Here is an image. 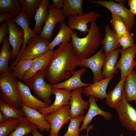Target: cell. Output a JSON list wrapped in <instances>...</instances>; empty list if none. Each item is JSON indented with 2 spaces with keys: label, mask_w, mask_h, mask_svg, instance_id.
I'll return each mask as SVG.
<instances>
[{
  "label": "cell",
  "mask_w": 136,
  "mask_h": 136,
  "mask_svg": "<svg viewBox=\"0 0 136 136\" xmlns=\"http://www.w3.org/2000/svg\"><path fill=\"white\" fill-rule=\"evenodd\" d=\"M81 60L70 42L62 43L53 51L45 70V77L52 85L65 80L72 76Z\"/></svg>",
  "instance_id": "cell-1"
},
{
  "label": "cell",
  "mask_w": 136,
  "mask_h": 136,
  "mask_svg": "<svg viewBox=\"0 0 136 136\" xmlns=\"http://www.w3.org/2000/svg\"><path fill=\"white\" fill-rule=\"evenodd\" d=\"M77 33L72 29L70 42L77 55L81 60L91 57L97 51L102 40L99 26L95 22L91 23L89 31L83 38L79 37Z\"/></svg>",
  "instance_id": "cell-2"
},
{
  "label": "cell",
  "mask_w": 136,
  "mask_h": 136,
  "mask_svg": "<svg viewBox=\"0 0 136 136\" xmlns=\"http://www.w3.org/2000/svg\"><path fill=\"white\" fill-rule=\"evenodd\" d=\"M17 78L10 70L0 75V96L3 100L17 108L21 107Z\"/></svg>",
  "instance_id": "cell-3"
},
{
  "label": "cell",
  "mask_w": 136,
  "mask_h": 136,
  "mask_svg": "<svg viewBox=\"0 0 136 136\" xmlns=\"http://www.w3.org/2000/svg\"><path fill=\"white\" fill-rule=\"evenodd\" d=\"M50 42L48 39L37 35L31 38L27 46L18 59L15 60L9 67L11 70L18 62L25 59H33L45 53L49 50Z\"/></svg>",
  "instance_id": "cell-4"
},
{
  "label": "cell",
  "mask_w": 136,
  "mask_h": 136,
  "mask_svg": "<svg viewBox=\"0 0 136 136\" xmlns=\"http://www.w3.org/2000/svg\"><path fill=\"white\" fill-rule=\"evenodd\" d=\"M45 70H42L24 81V83L38 97L50 105L52 104L51 96L53 94V88L52 85L45 81Z\"/></svg>",
  "instance_id": "cell-5"
},
{
  "label": "cell",
  "mask_w": 136,
  "mask_h": 136,
  "mask_svg": "<svg viewBox=\"0 0 136 136\" xmlns=\"http://www.w3.org/2000/svg\"><path fill=\"white\" fill-rule=\"evenodd\" d=\"M129 103L124 90L121 102L114 109L121 125L129 131H136V110Z\"/></svg>",
  "instance_id": "cell-6"
},
{
  "label": "cell",
  "mask_w": 136,
  "mask_h": 136,
  "mask_svg": "<svg viewBox=\"0 0 136 136\" xmlns=\"http://www.w3.org/2000/svg\"><path fill=\"white\" fill-rule=\"evenodd\" d=\"M91 3L99 5L116 14L124 21L130 32L135 23L134 16L129 10L126 8L123 3H119L113 1L90 0Z\"/></svg>",
  "instance_id": "cell-7"
},
{
  "label": "cell",
  "mask_w": 136,
  "mask_h": 136,
  "mask_svg": "<svg viewBox=\"0 0 136 136\" xmlns=\"http://www.w3.org/2000/svg\"><path fill=\"white\" fill-rule=\"evenodd\" d=\"M70 108V105H65L55 112L45 116L51 126L49 136H58L62 126L70 120L71 118L69 115Z\"/></svg>",
  "instance_id": "cell-8"
},
{
  "label": "cell",
  "mask_w": 136,
  "mask_h": 136,
  "mask_svg": "<svg viewBox=\"0 0 136 136\" xmlns=\"http://www.w3.org/2000/svg\"><path fill=\"white\" fill-rule=\"evenodd\" d=\"M100 14L94 11H92L80 15L68 16L67 24L72 29L77 30L82 34H87L89 28V23L95 22Z\"/></svg>",
  "instance_id": "cell-9"
},
{
  "label": "cell",
  "mask_w": 136,
  "mask_h": 136,
  "mask_svg": "<svg viewBox=\"0 0 136 136\" xmlns=\"http://www.w3.org/2000/svg\"><path fill=\"white\" fill-rule=\"evenodd\" d=\"M48 8V17L39 35L50 41L52 40V34L56 25L58 23L60 24L64 22L66 16L63 14L61 9L55 8L50 4Z\"/></svg>",
  "instance_id": "cell-10"
},
{
  "label": "cell",
  "mask_w": 136,
  "mask_h": 136,
  "mask_svg": "<svg viewBox=\"0 0 136 136\" xmlns=\"http://www.w3.org/2000/svg\"><path fill=\"white\" fill-rule=\"evenodd\" d=\"M102 47L96 53L91 57L81 60L79 66L90 69L92 71L94 82L104 79L101 69L104 61L106 54Z\"/></svg>",
  "instance_id": "cell-11"
},
{
  "label": "cell",
  "mask_w": 136,
  "mask_h": 136,
  "mask_svg": "<svg viewBox=\"0 0 136 136\" xmlns=\"http://www.w3.org/2000/svg\"><path fill=\"white\" fill-rule=\"evenodd\" d=\"M121 56L117 63L116 69L120 71V79L126 77L136 66V61L134 60L136 55V44L132 47L123 50L120 49Z\"/></svg>",
  "instance_id": "cell-12"
},
{
  "label": "cell",
  "mask_w": 136,
  "mask_h": 136,
  "mask_svg": "<svg viewBox=\"0 0 136 136\" xmlns=\"http://www.w3.org/2000/svg\"><path fill=\"white\" fill-rule=\"evenodd\" d=\"M9 28V42L12 48V53L11 59L15 60L18 56L24 42V32L12 19L7 20Z\"/></svg>",
  "instance_id": "cell-13"
},
{
  "label": "cell",
  "mask_w": 136,
  "mask_h": 136,
  "mask_svg": "<svg viewBox=\"0 0 136 136\" xmlns=\"http://www.w3.org/2000/svg\"><path fill=\"white\" fill-rule=\"evenodd\" d=\"M52 92L55 97L53 103L48 107L38 110L45 116L55 112L63 106L70 105L72 92L64 89L53 88Z\"/></svg>",
  "instance_id": "cell-14"
},
{
  "label": "cell",
  "mask_w": 136,
  "mask_h": 136,
  "mask_svg": "<svg viewBox=\"0 0 136 136\" xmlns=\"http://www.w3.org/2000/svg\"><path fill=\"white\" fill-rule=\"evenodd\" d=\"M83 90L82 87H80L72 92L69 103L70 106L69 115L71 118L84 116V110L89 107L88 101H84L82 97L81 94Z\"/></svg>",
  "instance_id": "cell-15"
},
{
  "label": "cell",
  "mask_w": 136,
  "mask_h": 136,
  "mask_svg": "<svg viewBox=\"0 0 136 136\" xmlns=\"http://www.w3.org/2000/svg\"><path fill=\"white\" fill-rule=\"evenodd\" d=\"M18 89L21 98L22 104L36 110L46 108L50 105L34 96L31 93L30 88L20 81L18 80Z\"/></svg>",
  "instance_id": "cell-16"
},
{
  "label": "cell",
  "mask_w": 136,
  "mask_h": 136,
  "mask_svg": "<svg viewBox=\"0 0 136 136\" xmlns=\"http://www.w3.org/2000/svg\"><path fill=\"white\" fill-rule=\"evenodd\" d=\"M96 97L90 96L88 100L89 103V108L86 114L84 116L82 125L80 128V132L87 129L88 125L91 122L93 118L97 115L102 116L105 119L110 120L112 116L109 112L104 111L101 109L96 103Z\"/></svg>",
  "instance_id": "cell-17"
},
{
  "label": "cell",
  "mask_w": 136,
  "mask_h": 136,
  "mask_svg": "<svg viewBox=\"0 0 136 136\" xmlns=\"http://www.w3.org/2000/svg\"><path fill=\"white\" fill-rule=\"evenodd\" d=\"M21 109L24 117L30 122L36 125L41 131H49L50 125L45 116L38 110L31 108L22 104Z\"/></svg>",
  "instance_id": "cell-18"
},
{
  "label": "cell",
  "mask_w": 136,
  "mask_h": 136,
  "mask_svg": "<svg viewBox=\"0 0 136 136\" xmlns=\"http://www.w3.org/2000/svg\"><path fill=\"white\" fill-rule=\"evenodd\" d=\"M114 77V76L90 84L83 88L82 93L86 96H92L96 98L103 100L107 96L106 90L108 85Z\"/></svg>",
  "instance_id": "cell-19"
},
{
  "label": "cell",
  "mask_w": 136,
  "mask_h": 136,
  "mask_svg": "<svg viewBox=\"0 0 136 136\" xmlns=\"http://www.w3.org/2000/svg\"><path fill=\"white\" fill-rule=\"evenodd\" d=\"M86 71L84 68L75 71L71 77L63 82L52 85V87L55 88L64 89L70 92L79 88L86 87L90 84L84 83L81 80V75Z\"/></svg>",
  "instance_id": "cell-20"
},
{
  "label": "cell",
  "mask_w": 136,
  "mask_h": 136,
  "mask_svg": "<svg viewBox=\"0 0 136 136\" xmlns=\"http://www.w3.org/2000/svg\"><path fill=\"white\" fill-rule=\"evenodd\" d=\"M53 51L49 50L44 54L33 59L31 65L24 74L22 80L24 81L40 71L45 70L50 60Z\"/></svg>",
  "instance_id": "cell-21"
},
{
  "label": "cell",
  "mask_w": 136,
  "mask_h": 136,
  "mask_svg": "<svg viewBox=\"0 0 136 136\" xmlns=\"http://www.w3.org/2000/svg\"><path fill=\"white\" fill-rule=\"evenodd\" d=\"M12 20L14 22L21 27L24 32V42L21 52L17 58L15 60H16L18 59L25 48L29 40L31 38L38 35L30 28L29 25L27 15L22 10Z\"/></svg>",
  "instance_id": "cell-22"
},
{
  "label": "cell",
  "mask_w": 136,
  "mask_h": 136,
  "mask_svg": "<svg viewBox=\"0 0 136 136\" xmlns=\"http://www.w3.org/2000/svg\"><path fill=\"white\" fill-rule=\"evenodd\" d=\"M120 53V49L118 48L106 55L102 72L104 78L111 77L118 73L116 66Z\"/></svg>",
  "instance_id": "cell-23"
},
{
  "label": "cell",
  "mask_w": 136,
  "mask_h": 136,
  "mask_svg": "<svg viewBox=\"0 0 136 136\" xmlns=\"http://www.w3.org/2000/svg\"><path fill=\"white\" fill-rule=\"evenodd\" d=\"M105 35L102 40L101 44L106 55L118 48L119 46L118 37L114 32L110 28L109 25H106L104 27Z\"/></svg>",
  "instance_id": "cell-24"
},
{
  "label": "cell",
  "mask_w": 136,
  "mask_h": 136,
  "mask_svg": "<svg viewBox=\"0 0 136 136\" xmlns=\"http://www.w3.org/2000/svg\"><path fill=\"white\" fill-rule=\"evenodd\" d=\"M126 78L120 79L114 89L107 94L106 102L110 107L114 109L121 102Z\"/></svg>",
  "instance_id": "cell-25"
},
{
  "label": "cell",
  "mask_w": 136,
  "mask_h": 136,
  "mask_svg": "<svg viewBox=\"0 0 136 136\" xmlns=\"http://www.w3.org/2000/svg\"><path fill=\"white\" fill-rule=\"evenodd\" d=\"M50 0H42L41 3L34 17L35 20V24L32 29L37 35H40L43 28L42 26L47 20L48 15L47 11Z\"/></svg>",
  "instance_id": "cell-26"
},
{
  "label": "cell",
  "mask_w": 136,
  "mask_h": 136,
  "mask_svg": "<svg viewBox=\"0 0 136 136\" xmlns=\"http://www.w3.org/2000/svg\"><path fill=\"white\" fill-rule=\"evenodd\" d=\"M72 30L65 22L60 23L59 30L57 35L49 44V50H53L56 46L62 43L71 42Z\"/></svg>",
  "instance_id": "cell-27"
},
{
  "label": "cell",
  "mask_w": 136,
  "mask_h": 136,
  "mask_svg": "<svg viewBox=\"0 0 136 136\" xmlns=\"http://www.w3.org/2000/svg\"><path fill=\"white\" fill-rule=\"evenodd\" d=\"M126 98L129 102L136 100V71L133 70L126 77L124 86Z\"/></svg>",
  "instance_id": "cell-28"
},
{
  "label": "cell",
  "mask_w": 136,
  "mask_h": 136,
  "mask_svg": "<svg viewBox=\"0 0 136 136\" xmlns=\"http://www.w3.org/2000/svg\"><path fill=\"white\" fill-rule=\"evenodd\" d=\"M2 42V46L0 52V74L10 70L9 62L12 53V50L10 49L11 45L7 36L4 38Z\"/></svg>",
  "instance_id": "cell-29"
},
{
  "label": "cell",
  "mask_w": 136,
  "mask_h": 136,
  "mask_svg": "<svg viewBox=\"0 0 136 136\" xmlns=\"http://www.w3.org/2000/svg\"><path fill=\"white\" fill-rule=\"evenodd\" d=\"M83 0H64L61 9L66 16H76L82 15Z\"/></svg>",
  "instance_id": "cell-30"
},
{
  "label": "cell",
  "mask_w": 136,
  "mask_h": 136,
  "mask_svg": "<svg viewBox=\"0 0 136 136\" xmlns=\"http://www.w3.org/2000/svg\"><path fill=\"white\" fill-rule=\"evenodd\" d=\"M38 129L36 125L24 117L20 119L18 126L8 136H24L33 130Z\"/></svg>",
  "instance_id": "cell-31"
},
{
  "label": "cell",
  "mask_w": 136,
  "mask_h": 136,
  "mask_svg": "<svg viewBox=\"0 0 136 136\" xmlns=\"http://www.w3.org/2000/svg\"><path fill=\"white\" fill-rule=\"evenodd\" d=\"M0 110L7 119L11 118L20 119L24 117V113L21 109L12 106L1 99Z\"/></svg>",
  "instance_id": "cell-32"
},
{
  "label": "cell",
  "mask_w": 136,
  "mask_h": 136,
  "mask_svg": "<svg viewBox=\"0 0 136 136\" xmlns=\"http://www.w3.org/2000/svg\"><path fill=\"white\" fill-rule=\"evenodd\" d=\"M111 12L112 17L110 23L117 35L119 36L130 34L131 33L122 19L113 12Z\"/></svg>",
  "instance_id": "cell-33"
},
{
  "label": "cell",
  "mask_w": 136,
  "mask_h": 136,
  "mask_svg": "<svg viewBox=\"0 0 136 136\" xmlns=\"http://www.w3.org/2000/svg\"><path fill=\"white\" fill-rule=\"evenodd\" d=\"M22 11L19 0H0V13L9 12L18 15Z\"/></svg>",
  "instance_id": "cell-34"
},
{
  "label": "cell",
  "mask_w": 136,
  "mask_h": 136,
  "mask_svg": "<svg viewBox=\"0 0 136 136\" xmlns=\"http://www.w3.org/2000/svg\"><path fill=\"white\" fill-rule=\"evenodd\" d=\"M22 10L26 14L28 19L31 20L34 16L42 0H19Z\"/></svg>",
  "instance_id": "cell-35"
},
{
  "label": "cell",
  "mask_w": 136,
  "mask_h": 136,
  "mask_svg": "<svg viewBox=\"0 0 136 136\" xmlns=\"http://www.w3.org/2000/svg\"><path fill=\"white\" fill-rule=\"evenodd\" d=\"M33 59H25L19 61L11 70L18 80H22L23 77L30 67Z\"/></svg>",
  "instance_id": "cell-36"
},
{
  "label": "cell",
  "mask_w": 136,
  "mask_h": 136,
  "mask_svg": "<svg viewBox=\"0 0 136 136\" xmlns=\"http://www.w3.org/2000/svg\"><path fill=\"white\" fill-rule=\"evenodd\" d=\"M20 119H8L0 123V136H8L18 126Z\"/></svg>",
  "instance_id": "cell-37"
},
{
  "label": "cell",
  "mask_w": 136,
  "mask_h": 136,
  "mask_svg": "<svg viewBox=\"0 0 136 136\" xmlns=\"http://www.w3.org/2000/svg\"><path fill=\"white\" fill-rule=\"evenodd\" d=\"M84 116L71 118L67 131L63 136H79L80 124L83 121Z\"/></svg>",
  "instance_id": "cell-38"
},
{
  "label": "cell",
  "mask_w": 136,
  "mask_h": 136,
  "mask_svg": "<svg viewBox=\"0 0 136 136\" xmlns=\"http://www.w3.org/2000/svg\"><path fill=\"white\" fill-rule=\"evenodd\" d=\"M133 36V33H131L128 35L118 36L119 46L122 47V49L126 50L134 45Z\"/></svg>",
  "instance_id": "cell-39"
},
{
  "label": "cell",
  "mask_w": 136,
  "mask_h": 136,
  "mask_svg": "<svg viewBox=\"0 0 136 136\" xmlns=\"http://www.w3.org/2000/svg\"><path fill=\"white\" fill-rule=\"evenodd\" d=\"M9 30L8 23L5 21L0 25V44L4 38L9 34Z\"/></svg>",
  "instance_id": "cell-40"
},
{
  "label": "cell",
  "mask_w": 136,
  "mask_h": 136,
  "mask_svg": "<svg viewBox=\"0 0 136 136\" xmlns=\"http://www.w3.org/2000/svg\"><path fill=\"white\" fill-rule=\"evenodd\" d=\"M16 16V14L9 12L1 14L0 15V23H1L4 21L13 18Z\"/></svg>",
  "instance_id": "cell-41"
},
{
  "label": "cell",
  "mask_w": 136,
  "mask_h": 136,
  "mask_svg": "<svg viewBox=\"0 0 136 136\" xmlns=\"http://www.w3.org/2000/svg\"><path fill=\"white\" fill-rule=\"evenodd\" d=\"M128 4L131 13L134 16H136V0H129Z\"/></svg>",
  "instance_id": "cell-42"
},
{
  "label": "cell",
  "mask_w": 136,
  "mask_h": 136,
  "mask_svg": "<svg viewBox=\"0 0 136 136\" xmlns=\"http://www.w3.org/2000/svg\"><path fill=\"white\" fill-rule=\"evenodd\" d=\"M52 5L53 7L58 9H62L64 2V0H52Z\"/></svg>",
  "instance_id": "cell-43"
},
{
  "label": "cell",
  "mask_w": 136,
  "mask_h": 136,
  "mask_svg": "<svg viewBox=\"0 0 136 136\" xmlns=\"http://www.w3.org/2000/svg\"><path fill=\"white\" fill-rule=\"evenodd\" d=\"M32 136H44L42 134L39 132L37 130H35L32 131L31 132ZM26 136H29L28 135H26Z\"/></svg>",
  "instance_id": "cell-44"
},
{
  "label": "cell",
  "mask_w": 136,
  "mask_h": 136,
  "mask_svg": "<svg viewBox=\"0 0 136 136\" xmlns=\"http://www.w3.org/2000/svg\"><path fill=\"white\" fill-rule=\"evenodd\" d=\"M93 126L92 125H91L88 127V128L87 129V133L86 134L84 135H81L79 136H88V133L89 131L91 129H93ZM120 136H123V134L122 133L120 135Z\"/></svg>",
  "instance_id": "cell-45"
},
{
  "label": "cell",
  "mask_w": 136,
  "mask_h": 136,
  "mask_svg": "<svg viewBox=\"0 0 136 136\" xmlns=\"http://www.w3.org/2000/svg\"><path fill=\"white\" fill-rule=\"evenodd\" d=\"M6 119L4 114L0 111V123L3 122Z\"/></svg>",
  "instance_id": "cell-46"
},
{
  "label": "cell",
  "mask_w": 136,
  "mask_h": 136,
  "mask_svg": "<svg viewBox=\"0 0 136 136\" xmlns=\"http://www.w3.org/2000/svg\"><path fill=\"white\" fill-rule=\"evenodd\" d=\"M116 2L119 3H123L126 1V0H115Z\"/></svg>",
  "instance_id": "cell-47"
},
{
  "label": "cell",
  "mask_w": 136,
  "mask_h": 136,
  "mask_svg": "<svg viewBox=\"0 0 136 136\" xmlns=\"http://www.w3.org/2000/svg\"><path fill=\"white\" fill-rule=\"evenodd\" d=\"M135 105L136 107V100L135 101Z\"/></svg>",
  "instance_id": "cell-48"
},
{
  "label": "cell",
  "mask_w": 136,
  "mask_h": 136,
  "mask_svg": "<svg viewBox=\"0 0 136 136\" xmlns=\"http://www.w3.org/2000/svg\"><path fill=\"white\" fill-rule=\"evenodd\" d=\"M135 136H136V134H135Z\"/></svg>",
  "instance_id": "cell-49"
},
{
  "label": "cell",
  "mask_w": 136,
  "mask_h": 136,
  "mask_svg": "<svg viewBox=\"0 0 136 136\" xmlns=\"http://www.w3.org/2000/svg\"><path fill=\"white\" fill-rule=\"evenodd\" d=\"M58 136H60L59 135H58Z\"/></svg>",
  "instance_id": "cell-50"
}]
</instances>
